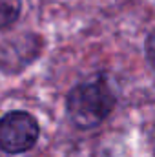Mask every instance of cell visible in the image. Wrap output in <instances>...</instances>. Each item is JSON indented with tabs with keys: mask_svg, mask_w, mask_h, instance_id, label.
Wrapping results in <instances>:
<instances>
[{
	"mask_svg": "<svg viewBox=\"0 0 155 157\" xmlns=\"http://www.w3.org/2000/svg\"><path fill=\"white\" fill-rule=\"evenodd\" d=\"M115 108V93L104 80H89L75 86L66 99V113L71 122L89 130L104 122Z\"/></svg>",
	"mask_w": 155,
	"mask_h": 157,
	"instance_id": "cell-1",
	"label": "cell"
},
{
	"mask_svg": "<svg viewBox=\"0 0 155 157\" xmlns=\"http://www.w3.org/2000/svg\"><path fill=\"white\" fill-rule=\"evenodd\" d=\"M40 135L39 121L28 112L15 110L0 117V150L6 154L29 152Z\"/></svg>",
	"mask_w": 155,
	"mask_h": 157,
	"instance_id": "cell-2",
	"label": "cell"
},
{
	"mask_svg": "<svg viewBox=\"0 0 155 157\" xmlns=\"http://www.w3.org/2000/svg\"><path fill=\"white\" fill-rule=\"evenodd\" d=\"M20 0H0V29H6L11 24H15V20L20 15Z\"/></svg>",
	"mask_w": 155,
	"mask_h": 157,
	"instance_id": "cell-3",
	"label": "cell"
},
{
	"mask_svg": "<svg viewBox=\"0 0 155 157\" xmlns=\"http://www.w3.org/2000/svg\"><path fill=\"white\" fill-rule=\"evenodd\" d=\"M146 55H148V62L153 64V33L152 31L146 37Z\"/></svg>",
	"mask_w": 155,
	"mask_h": 157,
	"instance_id": "cell-4",
	"label": "cell"
}]
</instances>
